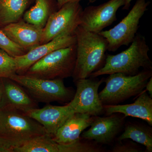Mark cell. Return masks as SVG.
Segmentation results:
<instances>
[{
    "label": "cell",
    "instance_id": "17",
    "mask_svg": "<svg viewBox=\"0 0 152 152\" xmlns=\"http://www.w3.org/2000/svg\"><path fill=\"white\" fill-rule=\"evenodd\" d=\"M147 91H143L133 103L124 105H104V111L107 115L122 114L124 118L132 117L145 121L152 126V99Z\"/></svg>",
    "mask_w": 152,
    "mask_h": 152
},
{
    "label": "cell",
    "instance_id": "2",
    "mask_svg": "<svg viewBox=\"0 0 152 152\" xmlns=\"http://www.w3.org/2000/svg\"><path fill=\"white\" fill-rule=\"evenodd\" d=\"M76 60L72 77L74 81L89 77L102 67L107 50L105 38L99 34L87 31L80 26L75 31Z\"/></svg>",
    "mask_w": 152,
    "mask_h": 152
},
{
    "label": "cell",
    "instance_id": "8",
    "mask_svg": "<svg viewBox=\"0 0 152 152\" xmlns=\"http://www.w3.org/2000/svg\"><path fill=\"white\" fill-rule=\"evenodd\" d=\"M83 10L80 2H77L67 3L52 13L43 28L42 44L60 36L75 35L81 23Z\"/></svg>",
    "mask_w": 152,
    "mask_h": 152
},
{
    "label": "cell",
    "instance_id": "9",
    "mask_svg": "<svg viewBox=\"0 0 152 152\" xmlns=\"http://www.w3.org/2000/svg\"><path fill=\"white\" fill-rule=\"evenodd\" d=\"M104 81L94 77L79 79L75 81L77 90L69 105L74 113L88 114L93 116L100 115L104 111L98 90Z\"/></svg>",
    "mask_w": 152,
    "mask_h": 152
},
{
    "label": "cell",
    "instance_id": "18",
    "mask_svg": "<svg viewBox=\"0 0 152 152\" xmlns=\"http://www.w3.org/2000/svg\"><path fill=\"white\" fill-rule=\"evenodd\" d=\"M130 139L145 147L146 151L152 152V129L151 127L138 124H128L118 141Z\"/></svg>",
    "mask_w": 152,
    "mask_h": 152
},
{
    "label": "cell",
    "instance_id": "5",
    "mask_svg": "<svg viewBox=\"0 0 152 152\" xmlns=\"http://www.w3.org/2000/svg\"><path fill=\"white\" fill-rule=\"evenodd\" d=\"M76 60V44L52 52L22 75L45 80H63L72 76Z\"/></svg>",
    "mask_w": 152,
    "mask_h": 152
},
{
    "label": "cell",
    "instance_id": "28",
    "mask_svg": "<svg viewBox=\"0 0 152 152\" xmlns=\"http://www.w3.org/2000/svg\"><path fill=\"white\" fill-rule=\"evenodd\" d=\"M97 0H88L89 3H93L96 1ZM133 0H124L125 1V4L124 6V7H123V10H128L129 9L130 7L131 6V2Z\"/></svg>",
    "mask_w": 152,
    "mask_h": 152
},
{
    "label": "cell",
    "instance_id": "25",
    "mask_svg": "<svg viewBox=\"0 0 152 152\" xmlns=\"http://www.w3.org/2000/svg\"><path fill=\"white\" fill-rule=\"evenodd\" d=\"M119 143L114 146L112 149L113 152H142V149L137 144L132 141L122 142L119 141Z\"/></svg>",
    "mask_w": 152,
    "mask_h": 152
},
{
    "label": "cell",
    "instance_id": "10",
    "mask_svg": "<svg viewBox=\"0 0 152 152\" xmlns=\"http://www.w3.org/2000/svg\"><path fill=\"white\" fill-rule=\"evenodd\" d=\"M124 4V0H110L99 6L87 7L82 12L80 26L99 34L117 20V11Z\"/></svg>",
    "mask_w": 152,
    "mask_h": 152
},
{
    "label": "cell",
    "instance_id": "22",
    "mask_svg": "<svg viewBox=\"0 0 152 152\" xmlns=\"http://www.w3.org/2000/svg\"><path fill=\"white\" fill-rule=\"evenodd\" d=\"M90 141L82 140L70 145H61L58 144V152H99L102 151V148L96 144L90 142Z\"/></svg>",
    "mask_w": 152,
    "mask_h": 152
},
{
    "label": "cell",
    "instance_id": "21",
    "mask_svg": "<svg viewBox=\"0 0 152 152\" xmlns=\"http://www.w3.org/2000/svg\"><path fill=\"white\" fill-rule=\"evenodd\" d=\"M52 4L51 0H36L35 5L24 14L25 22L43 28L52 14Z\"/></svg>",
    "mask_w": 152,
    "mask_h": 152
},
{
    "label": "cell",
    "instance_id": "20",
    "mask_svg": "<svg viewBox=\"0 0 152 152\" xmlns=\"http://www.w3.org/2000/svg\"><path fill=\"white\" fill-rule=\"evenodd\" d=\"M29 0H0V22L7 25L18 22Z\"/></svg>",
    "mask_w": 152,
    "mask_h": 152
},
{
    "label": "cell",
    "instance_id": "6",
    "mask_svg": "<svg viewBox=\"0 0 152 152\" xmlns=\"http://www.w3.org/2000/svg\"><path fill=\"white\" fill-rule=\"evenodd\" d=\"M10 79L17 82L37 102H70L75 93L66 87L63 79L45 80L15 74Z\"/></svg>",
    "mask_w": 152,
    "mask_h": 152
},
{
    "label": "cell",
    "instance_id": "15",
    "mask_svg": "<svg viewBox=\"0 0 152 152\" xmlns=\"http://www.w3.org/2000/svg\"><path fill=\"white\" fill-rule=\"evenodd\" d=\"M2 30L15 43L28 52L42 43L43 28L27 22L11 23Z\"/></svg>",
    "mask_w": 152,
    "mask_h": 152
},
{
    "label": "cell",
    "instance_id": "14",
    "mask_svg": "<svg viewBox=\"0 0 152 152\" xmlns=\"http://www.w3.org/2000/svg\"><path fill=\"white\" fill-rule=\"evenodd\" d=\"M3 94L0 108L15 109L26 113L39 108L37 102L18 83L8 78H1Z\"/></svg>",
    "mask_w": 152,
    "mask_h": 152
},
{
    "label": "cell",
    "instance_id": "12",
    "mask_svg": "<svg viewBox=\"0 0 152 152\" xmlns=\"http://www.w3.org/2000/svg\"><path fill=\"white\" fill-rule=\"evenodd\" d=\"M76 44L75 34L60 36L48 42L39 45L24 54L14 57L17 65V74L24 73L34 64L52 52Z\"/></svg>",
    "mask_w": 152,
    "mask_h": 152
},
{
    "label": "cell",
    "instance_id": "13",
    "mask_svg": "<svg viewBox=\"0 0 152 152\" xmlns=\"http://www.w3.org/2000/svg\"><path fill=\"white\" fill-rule=\"evenodd\" d=\"M74 113L68 104L63 106L48 104L42 108L34 109L26 113L42 125L52 137L68 118Z\"/></svg>",
    "mask_w": 152,
    "mask_h": 152
},
{
    "label": "cell",
    "instance_id": "7",
    "mask_svg": "<svg viewBox=\"0 0 152 152\" xmlns=\"http://www.w3.org/2000/svg\"><path fill=\"white\" fill-rule=\"evenodd\" d=\"M149 1L137 0L127 15L113 28L102 31L99 34L108 43L107 50L115 52L122 46H129L137 34L140 20L148 10Z\"/></svg>",
    "mask_w": 152,
    "mask_h": 152
},
{
    "label": "cell",
    "instance_id": "26",
    "mask_svg": "<svg viewBox=\"0 0 152 152\" xmlns=\"http://www.w3.org/2000/svg\"><path fill=\"white\" fill-rule=\"evenodd\" d=\"M82 0H57L58 8L60 9L65 4L68 3L80 2Z\"/></svg>",
    "mask_w": 152,
    "mask_h": 152
},
{
    "label": "cell",
    "instance_id": "27",
    "mask_svg": "<svg viewBox=\"0 0 152 152\" xmlns=\"http://www.w3.org/2000/svg\"><path fill=\"white\" fill-rule=\"evenodd\" d=\"M146 91L148 92L149 95L151 97H152V77L150 78L149 80L147 82L145 86Z\"/></svg>",
    "mask_w": 152,
    "mask_h": 152
},
{
    "label": "cell",
    "instance_id": "24",
    "mask_svg": "<svg viewBox=\"0 0 152 152\" xmlns=\"http://www.w3.org/2000/svg\"><path fill=\"white\" fill-rule=\"evenodd\" d=\"M0 49L13 57L22 56L26 53L24 49L11 40L2 30H0Z\"/></svg>",
    "mask_w": 152,
    "mask_h": 152
},
{
    "label": "cell",
    "instance_id": "3",
    "mask_svg": "<svg viewBox=\"0 0 152 152\" xmlns=\"http://www.w3.org/2000/svg\"><path fill=\"white\" fill-rule=\"evenodd\" d=\"M149 51L145 37L137 34L130 46L118 54L106 56L102 67L94 72L90 77L96 78L118 73L133 76L140 72L141 68L152 69V62L148 55Z\"/></svg>",
    "mask_w": 152,
    "mask_h": 152
},
{
    "label": "cell",
    "instance_id": "16",
    "mask_svg": "<svg viewBox=\"0 0 152 152\" xmlns=\"http://www.w3.org/2000/svg\"><path fill=\"white\" fill-rule=\"evenodd\" d=\"M94 117L88 114L75 113L57 131L53 139L59 145H70L80 140L83 132L90 127Z\"/></svg>",
    "mask_w": 152,
    "mask_h": 152
},
{
    "label": "cell",
    "instance_id": "4",
    "mask_svg": "<svg viewBox=\"0 0 152 152\" xmlns=\"http://www.w3.org/2000/svg\"><path fill=\"white\" fill-rule=\"evenodd\" d=\"M152 69H144L135 75L122 73L109 75L104 88L99 93L103 105H116L140 94L152 77Z\"/></svg>",
    "mask_w": 152,
    "mask_h": 152
},
{
    "label": "cell",
    "instance_id": "11",
    "mask_svg": "<svg viewBox=\"0 0 152 152\" xmlns=\"http://www.w3.org/2000/svg\"><path fill=\"white\" fill-rule=\"evenodd\" d=\"M124 118L115 113L107 117L94 116L90 129L82 133L81 137L96 143L110 144L121 129Z\"/></svg>",
    "mask_w": 152,
    "mask_h": 152
},
{
    "label": "cell",
    "instance_id": "29",
    "mask_svg": "<svg viewBox=\"0 0 152 152\" xmlns=\"http://www.w3.org/2000/svg\"><path fill=\"white\" fill-rule=\"evenodd\" d=\"M3 94V86L1 78H0V106L1 102L2 97Z\"/></svg>",
    "mask_w": 152,
    "mask_h": 152
},
{
    "label": "cell",
    "instance_id": "1",
    "mask_svg": "<svg viewBox=\"0 0 152 152\" xmlns=\"http://www.w3.org/2000/svg\"><path fill=\"white\" fill-rule=\"evenodd\" d=\"M46 134L42 125L25 113L0 108V152H11L14 147Z\"/></svg>",
    "mask_w": 152,
    "mask_h": 152
},
{
    "label": "cell",
    "instance_id": "19",
    "mask_svg": "<svg viewBox=\"0 0 152 152\" xmlns=\"http://www.w3.org/2000/svg\"><path fill=\"white\" fill-rule=\"evenodd\" d=\"M11 152H58V144L49 134H45L14 147Z\"/></svg>",
    "mask_w": 152,
    "mask_h": 152
},
{
    "label": "cell",
    "instance_id": "23",
    "mask_svg": "<svg viewBox=\"0 0 152 152\" xmlns=\"http://www.w3.org/2000/svg\"><path fill=\"white\" fill-rule=\"evenodd\" d=\"M17 72L15 58L0 49V78H10Z\"/></svg>",
    "mask_w": 152,
    "mask_h": 152
}]
</instances>
